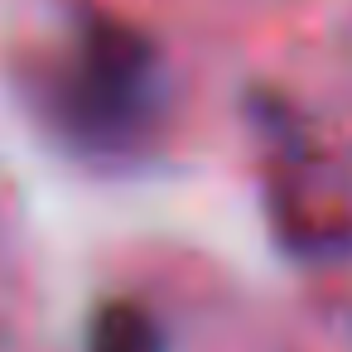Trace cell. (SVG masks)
Listing matches in <instances>:
<instances>
[{
	"label": "cell",
	"instance_id": "cell-1",
	"mask_svg": "<svg viewBox=\"0 0 352 352\" xmlns=\"http://www.w3.org/2000/svg\"><path fill=\"white\" fill-rule=\"evenodd\" d=\"M160 49L116 10H82L44 73V116L87 160H131L160 131Z\"/></svg>",
	"mask_w": 352,
	"mask_h": 352
},
{
	"label": "cell",
	"instance_id": "cell-2",
	"mask_svg": "<svg viewBox=\"0 0 352 352\" xmlns=\"http://www.w3.org/2000/svg\"><path fill=\"white\" fill-rule=\"evenodd\" d=\"M82 352H169V328L140 294H107L82 318Z\"/></svg>",
	"mask_w": 352,
	"mask_h": 352
}]
</instances>
